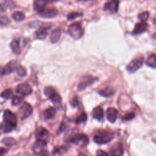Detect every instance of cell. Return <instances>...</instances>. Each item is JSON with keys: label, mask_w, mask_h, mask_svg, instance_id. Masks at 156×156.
<instances>
[{"label": "cell", "mask_w": 156, "mask_h": 156, "mask_svg": "<svg viewBox=\"0 0 156 156\" xmlns=\"http://www.w3.org/2000/svg\"><path fill=\"white\" fill-rule=\"evenodd\" d=\"M17 123V118L15 113L9 110H6L4 113L3 131L5 133L10 132L13 130Z\"/></svg>", "instance_id": "obj_1"}, {"label": "cell", "mask_w": 156, "mask_h": 156, "mask_svg": "<svg viewBox=\"0 0 156 156\" xmlns=\"http://www.w3.org/2000/svg\"><path fill=\"white\" fill-rule=\"evenodd\" d=\"M68 32L73 38L74 40H79L82 37L83 34V30L81 24L76 23H73L69 26Z\"/></svg>", "instance_id": "obj_2"}, {"label": "cell", "mask_w": 156, "mask_h": 156, "mask_svg": "<svg viewBox=\"0 0 156 156\" xmlns=\"http://www.w3.org/2000/svg\"><path fill=\"white\" fill-rule=\"evenodd\" d=\"M112 138V133L108 132H99L94 135L93 140L96 143L102 144L110 142Z\"/></svg>", "instance_id": "obj_3"}, {"label": "cell", "mask_w": 156, "mask_h": 156, "mask_svg": "<svg viewBox=\"0 0 156 156\" xmlns=\"http://www.w3.org/2000/svg\"><path fill=\"white\" fill-rule=\"evenodd\" d=\"M75 144H79L81 147H85L88 144V136L83 133H77L72 136L69 141Z\"/></svg>", "instance_id": "obj_4"}, {"label": "cell", "mask_w": 156, "mask_h": 156, "mask_svg": "<svg viewBox=\"0 0 156 156\" xmlns=\"http://www.w3.org/2000/svg\"><path fill=\"white\" fill-rule=\"evenodd\" d=\"M143 62L144 58L143 56L136 57L132 60L129 63V65L126 67V69L129 73H133L141 68V66L143 64Z\"/></svg>", "instance_id": "obj_5"}, {"label": "cell", "mask_w": 156, "mask_h": 156, "mask_svg": "<svg viewBox=\"0 0 156 156\" xmlns=\"http://www.w3.org/2000/svg\"><path fill=\"white\" fill-rule=\"evenodd\" d=\"M32 111L33 109L30 104L27 102H24L19 108L18 114L21 119H24L31 115Z\"/></svg>", "instance_id": "obj_6"}, {"label": "cell", "mask_w": 156, "mask_h": 156, "mask_svg": "<svg viewBox=\"0 0 156 156\" xmlns=\"http://www.w3.org/2000/svg\"><path fill=\"white\" fill-rule=\"evenodd\" d=\"M96 77H93L91 76H85L83 77L77 85V89L79 91H82L91 85L94 82L97 81Z\"/></svg>", "instance_id": "obj_7"}, {"label": "cell", "mask_w": 156, "mask_h": 156, "mask_svg": "<svg viewBox=\"0 0 156 156\" xmlns=\"http://www.w3.org/2000/svg\"><path fill=\"white\" fill-rule=\"evenodd\" d=\"M38 15L44 18H51L55 17L57 13V10L54 7H44L38 12Z\"/></svg>", "instance_id": "obj_8"}, {"label": "cell", "mask_w": 156, "mask_h": 156, "mask_svg": "<svg viewBox=\"0 0 156 156\" xmlns=\"http://www.w3.org/2000/svg\"><path fill=\"white\" fill-rule=\"evenodd\" d=\"M46 146H47L46 142L43 141H40V140H37L32 147V150L35 154L44 155L45 154L44 152H46Z\"/></svg>", "instance_id": "obj_9"}, {"label": "cell", "mask_w": 156, "mask_h": 156, "mask_svg": "<svg viewBox=\"0 0 156 156\" xmlns=\"http://www.w3.org/2000/svg\"><path fill=\"white\" fill-rule=\"evenodd\" d=\"M35 136L37 140L43 141L47 143L49 139V132L45 128L40 127L37 130Z\"/></svg>", "instance_id": "obj_10"}, {"label": "cell", "mask_w": 156, "mask_h": 156, "mask_svg": "<svg viewBox=\"0 0 156 156\" xmlns=\"http://www.w3.org/2000/svg\"><path fill=\"white\" fill-rule=\"evenodd\" d=\"M16 93L23 96H28L32 93V90L29 85L27 83H21L16 87Z\"/></svg>", "instance_id": "obj_11"}, {"label": "cell", "mask_w": 156, "mask_h": 156, "mask_svg": "<svg viewBox=\"0 0 156 156\" xmlns=\"http://www.w3.org/2000/svg\"><path fill=\"white\" fill-rule=\"evenodd\" d=\"M119 6V0H110L104 4V10L109 11L112 13L118 12Z\"/></svg>", "instance_id": "obj_12"}, {"label": "cell", "mask_w": 156, "mask_h": 156, "mask_svg": "<svg viewBox=\"0 0 156 156\" xmlns=\"http://www.w3.org/2000/svg\"><path fill=\"white\" fill-rule=\"evenodd\" d=\"M17 63L16 61L12 60L9 62L4 68L1 69V75H7L13 72L17 67Z\"/></svg>", "instance_id": "obj_13"}, {"label": "cell", "mask_w": 156, "mask_h": 156, "mask_svg": "<svg viewBox=\"0 0 156 156\" xmlns=\"http://www.w3.org/2000/svg\"><path fill=\"white\" fill-rule=\"evenodd\" d=\"M124 149L122 144L121 143L114 144L110 149V155L115 156H121L123 155Z\"/></svg>", "instance_id": "obj_14"}, {"label": "cell", "mask_w": 156, "mask_h": 156, "mask_svg": "<svg viewBox=\"0 0 156 156\" xmlns=\"http://www.w3.org/2000/svg\"><path fill=\"white\" fill-rule=\"evenodd\" d=\"M148 24L145 21H141L135 24L132 34L134 35H138L144 33L147 30Z\"/></svg>", "instance_id": "obj_15"}, {"label": "cell", "mask_w": 156, "mask_h": 156, "mask_svg": "<svg viewBox=\"0 0 156 156\" xmlns=\"http://www.w3.org/2000/svg\"><path fill=\"white\" fill-rule=\"evenodd\" d=\"M118 112L116 108L113 107H109L108 108H107V119L109 122L112 123H114L118 118Z\"/></svg>", "instance_id": "obj_16"}, {"label": "cell", "mask_w": 156, "mask_h": 156, "mask_svg": "<svg viewBox=\"0 0 156 156\" xmlns=\"http://www.w3.org/2000/svg\"><path fill=\"white\" fill-rule=\"evenodd\" d=\"M91 115L93 118L98 121H101L104 117V110L101 107H96L93 108Z\"/></svg>", "instance_id": "obj_17"}, {"label": "cell", "mask_w": 156, "mask_h": 156, "mask_svg": "<svg viewBox=\"0 0 156 156\" xmlns=\"http://www.w3.org/2000/svg\"><path fill=\"white\" fill-rule=\"evenodd\" d=\"M48 27H45V26L40 27L35 32V36L37 38L40 40L44 39L48 34Z\"/></svg>", "instance_id": "obj_18"}, {"label": "cell", "mask_w": 156, "mask_h": 156, "mask_svg": "<svg viewBox=\"0 0 156 156\" xmlns=\"http://www.w3.org/2000/svg\"><path fill=\"white\" fill-rule=\"evenodd\" d=\"M56 114V109L54 107H49L46 108L43 113L44 117L46 119H51L54 118Z\"/></svg>", "instance_id": "obj_19"}, {"label": "cell", "mask_w": 156, "mask_h": 156, "mask_svg": "<svg viewBox=\"0 0 156 156\" xmlns=\"http://www.w3.org/2000/svg\"><path fill=\"white\" fill-rule=\"evenodd\" d=\"M15 6V4L12 0H5V1L0 4V12H5L7 9H13Z\"/></svg>", "instance_id": "obj_20"}, {"label": "cell", "mask_w": 156, "mask_h": 156, "mask_svg": "<svg viewBox=\"0 0 156 156\" xmlns=\"http://www.w3.org/2000/svg\"><path fill=\"white\" fill-rule=\"evenodd\" d=\"M10 48L12 52L15 54H20L21 53V49L20 41L18 40H13L10 43Z\"/></svg>", "instance_id": "obj_21"}, {"label": "cell", "mask_w": 156, "mask_h": 156, "mask_svg": "<svg viewBox=\"0 0 156 156\" xmlns=\"http://www.w3.org/2000/svg\"><path fill=\"white\" fill-rule=\"evenodd\" d=\"M61 36V31L60 29H57L54 30H53L50 35V40L52 43H57Z\"/></svg>", "instance_id": "obj_22"}, {"label": "cell", "mask_w": 156, "mask_h": 156, "mask_svg": "<svg viewBox=\"0 0 156 156\" xmlns=\"http://www.w3.org/2000/svg\"><path fill=\"white\" fill-rule=\"evenodd\" d=\"M49 98L54 104H60L62 102V98L60 95L58 94L56 91H54L51 96H49Z\"/></svg>", "instance_id": "obj_23"}, {"label": "cell", "mask_w": 156, "mask_h": 156, "mask_svg": "<svg viewBox=\"0 0 156 156\" xmlns=\"http://www.w3.org/2000/svg\"><path fill=\"white\" fill-rule=\"evenodd\" d=\"M99 93L100 95H101L103 97H110L111 96L113 93V90L110 87H107L103 90H101L99 91Z\"/></svg>", "instance_id": "obj_24"}, {"label": "cell", "mask_w": 156, "mask_h": 156, "mask_svg": "<svg viewBox=\"0 0 156 156\" xmlns=\"http://www.w3.org/2000/svg\"><path fill=\"white\" fill-rule=\"evenodd\" d=\"M146 63L148 66L151 67L153 69H155V54H152V55H151L147 58Z\"/></svg>", "instance_id": "obj_25"}, {"label": "cell", "mask_w": 156, "mask_h": 156, "mask_svg": "<svg viewBox=\"0 0 156 156\" xmlns=\"http://www.w3.org/2000/svg\"><path fill=\"white\" fill-rule=\"evenodd\" d=\"M12 18L16 21H22L25 18V15L22 12H15L12 14Z\"/></svg>", "instance_id": "obj_26"}, {"label": "cell", "mask_w": 156, "mask_h": 156, "mask_svg": "<svg viewBox=\"0 0 156 156\" xmlns=\"http://www.w3.org/2000/svg\"><path fill=\"white\" fill-rule=\"evenodd\" d=\"M67 151V148L65 146H60L55 147L52 151V154L54 155H62Z\"/></svg>", "instance_id": "obj_27"}, {"label": "cell", "mask_w": 156, "mask_h": 156, "mask_svg": "<svg viewBox=\"0 0 156 156\" xmlns=\"http://www.w3.org/2000/svg\"><path fill=\"white\" fill-rule=\"evenodd\" d=\"M1 96L5 99H10L13 96V91L11 89H6L1 94Z\"/></svg>", "instance_id": "obj_28"}, {"label": "cell", "mask_w": 156, "mask_h": 156, "mask_svg": "<svg viewBox=\"0 0 156 156\" xmlns=\"http://www.w3.org/2000/svg\"><path fill=\"white\" fill-rule=\"evenodd\" d=\"M87 119V115L85 112H82L75 120V122L76 124H80L82 122H84Z\"/></svg>", "instance_id": "obj_29"}, {"label": "cell", "mask_w": 156, "mask_h": 156, "mask_svg": "<svg viewBox=\"0 0 156 156\" xmlns=\"http://www.w3.org/2000/svg\"><path fill=\"white\" fill-rule=\"evenodd\" d=\"M83 16V13H80V12H71L70 13H69L67 16V20H74L78 17H81Z\"/></svg>", "instance_id": "obj_30"}, {"label": "cell", "mask_w": 156, "mask_h": 156, "mask_svg": "<svg viewBox=\"0 0 156 156\" xmlns=\"http://www.w3.org/2000/svg\"><path fill=\"white\" fill-rule=\"evenodd\" d=\"M16 73H17V74L20 76V77H23L24 76L26 75V69L22 66L21 65H18L17 66L16 68Z\"/></svg>", "instance_id": "obj_31"}, {"label": "cell", "mask_w": 156, "mask_h": 156, "mask_svg": "<svg viewBox=\"0 0 156 156\" xmlns=\"http://www.w3.org/2000/svg\"><path fill=\"white\" fill-rule=\"evenodd\" d=\"M2 142L7 146H12L16 143V140L12 137H6L3 139Z\"/></svg>", "instance_id": "obj_32"}, {"label": "cell", "mask_w": 156, "mask_h": 156, "mask_svg": "<svg viewBox=\"0 0 156 156\" xmlns=\"http://www.w3.org/2000/svg\"><path fill=\"white\" fill-rule=\"evenodd\" d=\"M149 13L147 11H145L143 12L142 13H141L140 14L138 15V19L141 21H146L149 18Z\"/></svg>", "instance_id": "obj_33"}, {"label": "cell", "mask_w": 156, "mask_h": 156, "mask_svg": "<svg viewBox=\"0 0 156 156\" xmlns=\"http://www.w3.org/2000/svg\"><path fill=\"white\" fill-rule=\"evenodd\" d=\"M10 21L6 16L0 15V26L7 25L10 23Z\"/></svg>", "instance_id": "obj_34"}, {"label": "cell", "mask_w": 156, "mask_h": 156, "mask_svg": "<svg viewBox=\"0 0 156 156\" xmlns=\"http://www.w3.org/2000/svg\"><path fill=\"white\" fill-rule=\"evenodd\" d=\"M54 91H55V90L52 87H46L44 90V93L48 97L51 96Z\"/></svg>", "instance_id": "obj_35"}, {"label": "cell", "mask_w": 156, "mask_h": 156, "mask_svg": "<svg viewBox=\"0 0 156 156\" xmlns=\"http://www.w3.org/2000/svg\"><path fill=\"white\" fill-rule=\"evenodd\" d=\"M23 100V98H21V97H20V96H13V98H12V104L13 105H17L18 104H20L22 101Z\"/></svg>", "instance_id": "obj_36"}, {"label": "cell", "mask_w": 156, "mask_h": 156, "mask_svg": "<svg viewBox=\"0 0 156 156\" xmlns=\"http://www.w3.org/2000/svg\"><path fill=\"white\" fill-rule=\"evenodd\" d=\"M134 117H135V114L132 112H130V113L126 114L125 116H124L122 119L124 121H130V120L133 119Z\"/></svg>", "instance_id": "obj_37"}, {"label": "cell", "mask_w": 156, "mask_h": 156, "mask_svg": "<svg viewBox=\"0 0 156 156\" xmlns=\"http://www.w3.org/2000/svg\"><path fill=\"white\" fill-rule=\"evenodd\" d=\"M70 104L73 107H76L79 104V101L76 96L73 97L72 99L70 101Z\"/></svg>", "instance_id": "obj_38"}, {"label": "cell", "mask_w": 156, "mask_h": 156, "mask_svg": "<svg viewBox=\"0 0 156 156\" xmlns=\"http://www.w3.org/2000/svg\"><path fill=\"white\" fill-rule=\"evenodd\" d=\"M96 155H108V154L104 151H102V150H98L97 152H96Z\"/></svg>", "instance_id": "obj_39"}, {"label": "cell", "mask_w": 156, "mask_h": 156, "mask_svg": "<svg viewBox=\"0 0 156 156\" xmlns=\"http://www.w3.org/2000/svg\"><path fill=\"white\" fill-rule=\"evenodd\" d=\"M6 152V150L4 148L0 147V155H4Z\"/></svg>", "instance_id": "obj_40"}, {"label": "cell", "mask_w": 156, "mask_h": 156, "mask_svg": "<svg viewBox=\"0 0 156 156\" xmlns=\"http://www.w3.org/2000/svg\"><path fill=\"white\" fill-rule=\"evenodd\" d=\"M83 1H89V0H83Z\"/></svg>", "instance_id": "obj_41"}]
</instances>
